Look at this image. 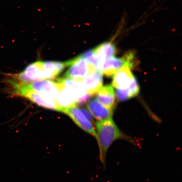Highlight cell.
<instances>
[{
	"label": "cell",
	"mask_w": 182,
	"mask_h": 182,
	"mask_svg": "<svg viewBox=\"0 0 182 182\" xmlns=\"http://www.w3.org/2000/svg\"><path fill=\"white\" fill-rule=\"evenodd\" d=\"M92 51L102 63L106 59L114 57L116 55V47L112 43L105 42L98 46L92 49Z\"/></svg>",
	"instance_id": "cell-13"
},
{
	"label": "cell",
	"mask_w": 182,
	"mask_h": 182,
	"mask_svg": "<svg viewBox=\"0 0 182 182\" xmlns=\"http://www.w3.org/2000/svg\"><path fill=\"white\" fill-rule=\"evenodd\" d=\"M127 65L119 69L114 75L112 85L116 89H127L132 82L134 75Z\"/></svg>",
	"instance_id": "cell-8"
},
{
	"label": "cell",
	"mask_w": 182,
	"mask_h": 182,
	"mask_svg": "<svg viewBox=\"0 0 182 182\" xmlns=\"http://www.w3.org/2000/svg\"><path fill=\"white\" fill-rule=\"evenodd\" d=\"M43 62L37 61L30 64L23 71L32 82L47 79L43 68Z\"/></svg>",
	"instance_id": "cell-12"
},
{
	"label": "cell",
	"mask_w": 182,
	"mask_h": 182,
	"mask_svg": "<svg viewBox=\"0 0 182 182\" xmlns=\"http://www.w3.org/2000/svg\"><path fill=\"white\" fill-rule=\"evenodd\" d=\"M93 95L90 93H85L83 96L77 99L76 105H84L92 97Z\"/></svg>",
	"instance_id": "cell-18"
},
{
	"label": "cell",
	"mask_w": 182,
	"mask_h": 182,
	"mask_svg": "<svg viewBox=\"0 0 182 182\" xmlns=\"http://www.w3.org/2000/svg\"><path fill=\"white\" fill-rule=\"evenodd\" d=\"M79 108L80 109L83 113L90 122H93V119L92 115L87 109L84 108Z\"/></svg>",
	"instance_id": "cell-19"
},
{
	"label": "cell",
	"mask_w": 182,
	"mask_h": 182,
	"mask_svg": "<svg viewBox=\"0 0 182 182\" xmlns=\"http://www.w3.org/2000/svg\"><path fill=\"white\" fill-rule=\"evenodd\" d=\"M96 137L98 145L100 158L105 164L109 148L116 140L123 139L132 141L124 135L111 118L100 121L96 123Z\"/></svg>",
	"instance_id": "cell-1"
},
{
	"label": "cell",
	"mask_w": 182,
	"mask_h": 182,
	"mask_svg": "<svg viewBox=\"0 0 182 182\" xmlns=\"http://www.w3.org/2000/svg\"><path fill=\"white\" fill-rule=\"evenodd\" d=\"M117 99L119 101H124L130 98L129 91L127 89H117L116 90Z\"/></svg>",
	"instance_id": "cell-17"
},
{
	"label": "cell",
	"mask_w": 182,
	"mask_h": 182,
	"mask_svg": "<svg viewBox=\"0 0 182 182\" xmlns=\"http://www.w3.org/2000/svg\"><path fill=\"white\" fill-rule=\"evenodd\" d=\"M61 112L70 116L80 128L96 138V132L91 122L79 108L75 107L62 109Z\"/></svg>",
	"instance_id": "cell-6"
},
{
	"label": "cell",
	"mask_w": 182,
	"mask_h": 182,
	"mask_svg": "<svg viewBox=\"0 0 182 182\" xmlns=\"http://www.w3.org/2000/svg\"><path fill=\"white\" fill-rule=\"evenodd\" d=\"M135 65V54L132 52H128L122 58L113 57L104 61L101 64L100 70L106 76L111 77L124 65H128L132 69Z\"/></svg>",
	"instance_id": "cell-2"
},
{
	"label": "cell",
	"mask_w": 182,
	"mask_h": 182,
	"mask_svg": "<svg viewBox=\"0 0 182 182\" xmlns=\"http://www.w3.org/2000/svg\"><path fill=\"white\" fill-rule=\"evenodd\" d=\"M18 87L27 91H32L42 93L56 100L62 86L60 84L52 80H43L30 83L20 84Z\"/></svg>",
	"instance_id": "cell-4"
},
{
	"label": "cell",
	"mask_w": 182,
	"mask_h": 182,
	"mask_svg": "<svg viewBox=\"0 0 182 182\" xmlns=\"http://www.w3.org/2000/svg\"><path fill=\"white\" fill-rule=\"evenodd\" d=\"M87 106L93 116L99 121L111 118L113 114V110L107 108L96 99L90 101Z\"/></svg>",
	"instance_id": "cell-11"
},
{
	"label": "cell",
	"mask_w": 182,
	"mask_h": 182,
	"mask_svg": "<svg viewBox=\"0 0 182 182\" xmlns=\"http://www.w3.org/2000/svg\"><path fill=\"white\" fill-rule=\"evenodd\" d=\"M12 94L26 98L41 107L60 111V108L58 106L56 101L44 94L32 91H27L21 88L16 89L13 91Z\"/></svg>",
	"instance_id": "cell-5"
},
{
	"label": "cell",
	"mask_w": 182,
	"mask_h": 182,
	"mask_svg": "<svg viewBox=\"0 0 182 182\" xmlns=\"http://www.w3.org/2000/svg\"><path fill=\"white\" fill-rule=\"evenodd\" d=\"M65 63V66L69 67V69L63 77L81 81L88 75L94 67L80 56L68 61Z\"/></svg>",
	"instance_id": "cell-3"
},
{
	"label": "cell",
	"mask_w": 182,
	"mask_h": 182,
	"mask_svg": "<svg viewBox=\"0 0 182 182\" xmlns=\"http://www.w3.org/2000/svg\"><path fill=\"white\" fill-rule=\"evenodd\" d=\"M86 93L95 95L102 86V74L101 70L93 68L88 75L82 80Z\"/></svg>",
	"instance_id": "cell-7"
},
{
	"label": "cell",
	"mask_w": 182,
	"mask_h": 182,
	"mask_svg": "<svg viewBox=\"0 0 182 182\" xmlns=\"http://www.w3.org/2000/svg\"><path fill=\"white\" fill-rule=\"evenodd\" d=\"M43 68L47 79H54L63 70L64 63L56 61L43 62Z\"/></svg>",
	"instance_id": "cell-15"
},
{
	"label": "cell",
	"mask_w": 182,
	"mask_h": 182,
	"mask_svg": "<svg viewBox=\"0 0 182 182\" xmlns=\"http://www.w3.org/2000/svg\"><path fill=\"white\" fill-rule=\"evenodd\" d=\"M96 94L97 99L100 103L109 109L114 110L116 106L115 92L111 85L102 86Z\"/></svg>",
	"instance_id": "cell-10"
},
{
	"label": "cell",
	"mask_w": 182,
	"mask_h": 182,
	"mask_svg": "<svg viewBox=\"0 0 182 182\" xmlns=\"http://www.w3.org/2000/svg\"><path fill=\"white\" fill-rule=\"evenodd\" d=\"M59 83L63 87L70 91L77 99L86 93L82 81L74 80L69 78L63 77L58 79Z\"/></svg>",
	"instance_id": "cell-9"
},
{
	"label": "cell",
	"mask_w": 182,
	"mask_h": 182,
	"mask_svg": "<svg viewBox=\"0 0 182 182\" xmlns=\"http://www.w3.org/2000/svg\"><path fill=\"white\" fill-rule=\"evenodd\" d=\"M129 91L130 97H135L138 95L140 92V86L138 85L137 79L135 77H134L132 82L128 88Z\"/></svg>",
	"instance_id": "cell-16"
},
{
	"label": "cell",
	"mask_w": 182,
	"mask_h": 182,
	"mask_svg": "<svg viewBox=\"0 0 182 182\" xmlns=\"http://www.w3.org/2000/svg\"><path fill=\"white\" fill-rule=\"evenodd\" d=\"M56 101L58 106L60 108V112L62 109L76 106V99L70 91L64 88L62 86L57 98Z\"/></svg>",
	"instance_id": "cell-14"
}]
</instances>
